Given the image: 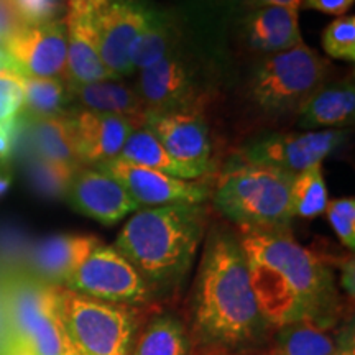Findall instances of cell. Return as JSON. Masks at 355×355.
I'll return each mask as SVG.
<instances>
[{
    "label": "cell",
    "mask_w": 355,
    "mask_h": 355,
    "mask_svg": "<svg viewBox=\"0 0 355 355\" xmlns=\"http://www.w3.org/2000/svg\"><path fill=\"white\" fill-rule=\"evenodd\" d=\"M239 242L266 322L283 327L322 321L337 295L331 270L316 254L296 242L288 229H243Z\"/></svg>",
    "instance_id": "cell-1"
},
{
    "label": "cell",
    "mask_w": 355,
    "mask_h": 355,
    "mask_svg": "<svg viewBox=\"0 0 355 355\" xmlns=\"http://www.w3.org/2000/svg\"><path fill=\"white\" fill-rule=\"evenodd\" d=\"M194 324L209 343L242 345L263 334L247 257L239 237L212 229L204 247L194 290Z\"/></svg>",
    "instance_id": "cell-2"
},
{
    "label": "cell",
    "mask_w": 355,
    "mask_h": 355,
    "mask_svg": "<svg viewBox=\"0 0 355 355\" xmlns=\"http://www.w3.org/2000/svg\"><path fill=\"white\" fill-rule=\"evenodd\" d=\"M202 204L141 207L125 222L117 248L152 288H170L184 278L204 239Z\"/></svg>",
    "instance_id": "cell-3"
},
{
    "label": "cell",
    "mask_w": 355,
    "mask_h": 355,
    "mask_svg": "<svg viewBox=\"0 0 355 355\" xmlns=\"http://www.w3.org/2000/svg\"><path fill=\"white\" fill-rule=\"evenodd\" d=\"M332 66L301 42L290 50L257 58L241 87L243 107L261 122L300 115L308 101L331 79Z\"/></svg>",
    "instance_id": "cell-4"
},
{
    "label": "cell",
    "mask_w": 355,
    "mask_h": 355,
    "mask_svg": "<svg viewBox=\"0 0 355 355\" xmlns=\"http://www.w3.org/2000/svg\"><path fill=\"white\" fill-rule=\"evenodd\" d=\"M230 56L189 38L170 55L139 71V92L146 112L202 110L229 74Z\"/></svg>",
    "instance_id": "cell-5"
},
{
    "label": "cell",
    "mask_w": 355,
    "mask_h": 355,
    "mask_svg": "<svg viewBox=\"0 0 355 355\" xmlns=\"http://www.w3.org/2000/svg\"><path fill=\"white\" fill-rule=\"evenodd\" d=\"M10 321V355H78L60 314V286L24 268H0Z\"/></svg>",
    "instance_id": "cell-6"
},
{
    "label": "cell",
    "mask_w": 355,
    "mask_h": 355,
    "mask_svg": "<svg viewBox=\"0 0 355 355\" xmlns=\"http://www.w3.org/2000/svg\"><path fill=\"white\" fill-rule=\"evenodd\" d=\"M293 176L235 157L217 181L214 204L241 230L288 229L295 219L290 201Z\"/></svg>",
    "instance_id": "cell-7"
},
{
    "label": "cell",
    "mask_w": 355,
    "mask_h": 355,
    "mask_svg": "<svg viewBox=\"0 0 355 355\" xmlns=\"http://www.w3.org/2000/svg\"><path fill=\"white\" fill-rule=\"evenodd\" d=\"M60 314L78 355H130L137 311L60 286Z\"/></svg>",
    "instance_id": "cell-8"
},
{
    "label": "cell",
    "mask_w": 355,
    "mask_h": 355,
    "mask_svg": "<svg viewBox=\"0 0 355 355\" xmlns=\"http://www.w3.org/2000/svg\"><path fill=\"white\" fill-rule=\"evenodd\" d=\"M63 286L79 295L132 308L152 298V288L135 266L114 245L104 243L91 252Z\"/></svg>",
    "instance_id": "cell-9"
},
{
    "label": "cell",
    "mask_w": 355,
    "mask_h": 355,
    "mask_svg": "<svg viewBox=\"0 0 355 355\" xmlns=\"http://www.w3.org/2000/svg\"><path fill=\"white\" fill-rule=\"evenodd\" d=\"M345 130H304V132H272L248 140L239 150L242 162L257 163L296 173L322 163L324 158L334 153L345 140Z\"/></svg>",
    "instance_id": "cell-10"
},
{
    "label": "cell",
    "mask_w": 355,
    "mask_h": 355,
    "mask_svg": "<svg viewBox=\"0 0 355 355\" xmlns=\"http://www.w3.org/2000/svg\"><path fill=\"white\" fill-rule=\"evenodd\" d=\"M152 130L186 180H198L212 170V141L202 110L146 114Z\"/></svg>",
    "instance_id": "cell-11"
},
{
    "label": "cell",
    "mask_w": 355,
    "mask_h": 355,
    "mask_svg": "<svg viewBox=\"0 0 355 355\" xmlns=\"http://www.w3.org/2000/svg\"><path fill=\"white\" fill-rule=\"evenodd\" d=\"M153 8L152 0H110L96 12L101 58L117 79L135 73L130 53L148 25Z\"/></svg>",
    "instance_id": "cell-12"
},
{
    "label": "cell",
    "mask_w": 355,
    "mask_h": 355,
    "mask_svg": "<svg viewBox=\"0 0 355 355\" xmlns=\"http://www.w3.org/2000/svg\"><path fill=\"white\" fill-rule=\"evenodd\" d=\"M96 168L121 181L140 209L171 204H202L211 194L209 186L201 181L181 180L152 168L133 165L121 157Z\"/></svg>",
    "instance_id": "cell-13"
},
{
    "label": "cell",
    "mask_w": 355,
    "mask_h": 355,
    "mask_svg": "<svg viewBox=\"0 0 355 355\" xmlns=\"http://www.w3.org/2000/svg\"><path fill=\"white\" fill-rule=\"evenodd\" d=\"M2 48L24 76L64 79L68 58L64 21L24 25Z\"/></svg>",
    "instance_id": "cell-14"
},
{
    "label": "cell",
    "mask_w": 355,
    "mask_h": 355,
    "mask_svg": "<svg viewBox=\"0 0 355 355\" xmlns=\"http://www.w3.org/2000/svg\"><path fill=\"white\" fill-rule=\"evenodd\" d=\"M96 12V8L89 6L86 0H68L64 20L68 38L64 81L69 86L117 79L105 68L101 58Z\"/></svg>",
    "instance_id": "cell-15"
},
{
    "label": "cell",
    "mask_w": 355,
    "mask_h": 355,
    "mask_svg": "<svg viewBox=\"0 0 355 355\" xmlns=\"http://www.w3.org/2000/svg\"><path fill=\"white\" fill-rule=\"evenodd\" d=\"M66 198L74 211L104 225L117 224L140 209L125 186L99 168H81Z\"/></svg>",
    "instance_id": "cell-16"
},
{
    "label": "cell",
    "mask_w": 355,
    "mask_h": 355,
    "mask_svg": "<svg viewBox=\"0 0 355 355\" xmlns=\"http://www.w3.org/2000/svg\"><path fill=\"white\" fill-rule=\"evenodd\" d=\"M232 38L257 58L290 50L303 42L298 10L285 7L247 10L235 26Z\"/></svg>",
    "instance_id": "cell-17"
},
{
    "label": "cell",
    "mask_w": 355,
    "mask_h": 355,
    "mask_svg": "<svg viewBox=\"0 0 355 355\" xmlns=\"http://www.w3.org/2000/svg\"><path fill=\"white\" fill-rule=\"evenodd\" d=\"M69 117L76 155L83 166H97L121 157L123 144L133 128H137L128 119L86 109L69 112Z\"/></svg>",
    "instance_id": "cell-18"
},
{
    "label": "cell",
    "mask_w": 355,
    "mask_h": 355,
    "mask_svg": "<svg viewBox=\"0 0 355 355\" xmlns=\"http://www.w3.org/2000/svg\"><path fill=\"white\" fill-rule=\"evenodd\" d=\"M171 8L198 42L230 56L229 43L245 13V0H173Z\"/></svg>",
    "instance_id": "cell-19"
},
{
    "label": "cell",
    "mask_w": 355,
    "mask_h": 355,
    "mask_svg": "<svg viewBox=\"0 0 355 355\" xmlns=\"http://www.w3.org/2000/svg\"><path fill=\"white\" fill-rule=\"evenodd\" d=\"M94 235H53L28 252V272L43 282L63 286L91 252L101 245Z\"/></svg>",
    "instance_id": "cell-20"
},
{
    "label": "cell",
    "mask_w": 355,
    "mask_h": 355,
    "mask_svg": "<svg viewBox=\"0 0 355 355\" xmlns=\"http://www.w3.org/2000/svg\"><path fill=\"white\" fill-rule=\"evenodd\" d=\"M189 38H193V35L171 7L155 6L148 25L132 48L130 63L133 71H141L155 64Z\"/></svg>",
    "instance_id": "cell-21"
},
{
    "label": "cell",
    "mask_w": 355,
    "mask_h": 355,
    "mask_svg": "<svg viewBox=\"0 0 355 355\" xmlns=\"http://www.w3.org/2000/svg\"><path fill=\"white\" fill-rule=\"evenodd\" d=\"M69 91L73 102L79 104L81 109L119 115V117L128 119L137 127L145 123V117L148 112H146L139 92L119 79H105V81L69 86Z\"/></svg>",
    "instance_id": "cell-22"
},
{
    "label": "cell",
    "mask_w": 355,
    "mask_h": 355,
    "mask_svg": "<svg viewBox=\"0 0 355 355\" xmlns=\"http://www.w3.org/2000/svg\"><path fill=\"white\" fill-rule=\"evenodd\" d=\"M355 117V86L352 79L324 84L308 101L298 115V123L304 130H331L345 127Z\"/></svg>",
    "instance_id": "cell-23"
},
{
    "label": "cell",
    "mask_w": 355,
    "mask_h": 355,
    "mask_svg": "<svg viewBox=\"0 0 355 355\" xmlns=\"http://www.w3.org/2000/svg\"><path fill=\"white\" fill-rule=\"evenodd\" d=\"M28 135L33 155L37 157L64 165L83 166L76 155L69 114L33 119L28 125Z\"/></svg>",
    "instance_id": "cell-24"
},
{
    "label": "cell",
    "mask_w": 355,
    "mask_h": 355,
    "mask_svg": "<svg viewBox=\"0 0 355 355\" xmlns=\"http://www.w3.org/2000/svg\"><path fill=\"white\" fill-rule=\"evenodd\" d=\"M189 339L184 326L171 316L153 319L141 331L130 355H188Z\"/></svg>",
    "instance_id": "cell-25"
},
{
    "label": "cell",
    "mask_w": 355,
    "mask_h": 355,
    "mask_svg": "<svg viewBox=\"0 0 355 355\" xmlns=\"http://www.w3.org/2000/svg\"><path fill=\"white\" fill-rule=\"evenodd\" d=\"M25 107L33 119L69 114L73 102L68 83L63 78H24Z\"/></svg>",
    "instance_id": "cell-26"
},
{
    "label": "cell",
    "mask_w": 355,
    "mask_h": 355,
    "mask_svg": "<svg viewBox=\"0 0 355 355\" xmlns=\"http://www.w3.org/2000/svg\"><path fill=\"white\" fill-rule=\"evenodd\" d=\"M290 201L293 217L313 219L326 211L329 196L324 180L322 163L313 165L293 176Z\"/></svg>",
    "instance_id": "cell-27"
},
{
    "label": "cell",
    "mask_w": 355,
    "mask_h": 355,
    "mask_svg": "<svg viewBox=\"0 0 355 355\" xmlns=\"http://www.w3.org/2000/svg\"><path fill=\"white\" fill-rule=\"evenodd\" d=\"M121 158L133 163V165L152 168V170L166 173V175L186 180L181 168L173 162L157 135L146 125L133 128L128 139L123 144Z\"/></svg>",
    "instance_id": "cell-28"
},
{
    "label": "cell",
    "mask_w": 355,
    "mask_h": 355,
    "mask_svg": "<svg viewBox=\"0 0 355 355\" xmlns=\"http://www.w3.org/2000/svg\"><path fill=\"white\" fill-rule=\"evenodd\" d=\"M277 355H336L334 339L314 321L283 326Z\"/></svg>",
    "instance_id": "cell-29"
},
{
    "label": "cell",
    "mask_w": 355,
    "mask_h": 355,
    "mask_svg": "<svg viewBox=\"0 0 355 355\" xmlns=\"http://www.w3.org/2000/svg\"><path fill=\"white\" fill-rule=\"evenodd\" d=\"M81 168L50 162L33 155L28 162V176L35 191L44 198H66L74 176Z\"/></svg>",
    "instance_id": "cell-30"
},
{
    "label": "cell",
    "mask_w": 355,
    "mask_h": 355,
    "mask_svg": "<svg viewBox=\"0 0 355 355\" xmlns=\"http://www.w3.org/2000/svg\"><path fill=\"white\" fill-rule=\"evenodd\" d=\"M322 48L334 60L355 61V17H339L326 26L322 33Z\"/></svg>",
    "instance_id": "cell-31"
},
{
    "label": "cell",
    "mask_w": 355,
    "mask_h": 355,
    "mask_svg": "<svg viewBox=\"0 0 355 355\" xmlns=\"http://www.w3.org/2000/svg\"><path fill=\"white\" fill-rule=\"evenodd\" d=\"M24 78L15 69L0 71V125L17 121L25 107Z\"/></svg>",
    "instance_id": "cell-32"
},
{
    "label": "cell",
    "mask_w": 355,
    "mask_h": 355,
    "mask_svg": "<svg viewBox=\"0 0 355 355\" xmlns=\"http://www.w3.org/2000/svg\"><path fill=\"white\" fill-rule=\"evenodd\" d=\"M326 216L331 227L345 247L355 248V199L340 198L329 201L326 206Z\"/></svg>",
    "instance_id": "cell-33"
},
{
    "label": "cell",
    "mask_w": 355,
    "mask_h": 355,
    "mask_svg": "<svg viewBox=\"0 0 355 355\" xmlns=\"http://www.w3.org/2000/svg\"><path fill=\"white\" fill-rule=\"evenodd\" d=\"M26 25L56 20L63 12L64 0H12Z\"/></svg>",
    "instance_id": "cell-34"
},
{
    "label": "cell",
    "mask_w": 355,
    "mask_h": 355,
    "mask_svg": "<svg viewBox=\"0 0 355 355\" xmlns=\"http://www.w3.org/2000/svg\"><path fill=\"white\" fill-rule=\"evenodd\" d=\"M26 25L12 0H0V46Z\"/></svg>",
    "instance_id": "cell-35"
},
{
    "label": "cell",
    "mask_w": 355,
    "mask_h": 355,
    "mask_svg": "<svg viewBox=\"0 0 355 355\" xmlns=\"http://www.w3.org/2000/svg\"><path fill=\"white\" fill-rule=\"evenodd\" d=\"M354 2L355 0H303L301 7L327 15H344L354 6Z\"/></svg>",
    "instance_id": "cell-36"
},
{
    "label": "cell",
    "mask_w": 355,
    "mask_h": 355,
    "mask_svg": "<svg viewBox=\"0 0 355 355\" xmlns=\"http://www.w3.org/2000/svg\"><path fill=\"white\" fill-rule=\"evenodd\" d=\"M20 119L8 123V125H0V162H6L12 155L13 145L20 135Z\"/></svg>",
    "instance_id": "cell-37"
},
{
    "label": "cell",
    "mask_w": 355,
    "mask_h": 355,
    "mask_svg": "<svg viewBox=\"0 0 355 355\" xmlns=\"http://www.w3.org/2000/svg\"><path fill=\"white\" fill-rule=\"evenodd\" d=\"M10 354H12L10 321H8L6 301H3V295H2V286H0V355H10Z\"/></svg>",
    "instance_id": "cell-38"
},
{
    "label": "cell",
    "mask_w": 355,
    "mask_h": 355,
    "mask_svg": "<svg viewBox=\"0 0 355 355\" xmlns=\"http://www.w3.org/2000/svg\"><path fill=\"white\" fill-rule=\"evenodd\" d=\"M303 0H245V12L261 7H285L291 10H300Z\"/></svg>",
    "instance_id": "cell-39"
},
{
    "label": "cell",
    "mask_w": 355,
    "mask_h": 355,
    "mask_svg": "<svg viewBox=\"0 0 355 355\" xmlns=\"http://www.w3.org/2000/svg\"><path fill=\"white\" fill-rule=\"evenodd\" d=\"M336 355H355L354 331L345 329L336 343Z\"/></svg>",
    "instance_id": "cell-40"
},
{
    "label": "cell",
    "mask_w": 355,
    "mask_h": 355,
    "mask_svg": "<svg viewBox=\"0 0 355 355\" xmlns=\"http://www.w3.org/2000/svg\"><path fill=\"white\" fill-rule=\"evenodd\" d=\"M12 171L8 170L7 165L3 162H0V198L3 196V194L7 193L8 189H10L12 186Z\"/></svg>",
    "instance_id": "cell-41"
},
{
    "label": "cell",
    "mask_w": 355,
    "mask_h": 355,
    "mask_svg": "<svg viewBox=\"0 0 355 355\" xmlns=\"http://www.w3.org/2000/svg\"><path fill=\"white\" fill-rule=\"evenodd\" d=\"M343 282H344L345 290L350 291V295H354V261L352 260L347 261L344 266Z\"/></svg>",
    "instance_id": "cell-42"
},
{
    "label": "cell",
    "mask_w": 355,
    "mask_h": 355,
    "mask_svg": "<svg viewBox=\"0 0 355 355\" xmlns=\"http://www.w3.org/2000/svg\"><path fill=\"white\" fill-rule=\"evenodd\" d=\"M6 69H15V64H13L12 58L8 56V53L0 46V71H6Z\"/></svg>",
    "instance_id": "cell-43"
},
{
    "label": "cell",
    "mask_w": 355,
    "mask_h": 355,
    "mask_svg": "<svg viewBox=\"0 0 355 355\" xmlns=\"http://www.w3.org/2000/svg\"><path fill=\"white\" fill-rule=\"evenodd\" d=\"M86 2H87L91 7H94L96 10H99V8H101L102 6H105V3L110 2V0H86Z\"/></svg>",
    "instance_id": "cell-44"
}]
</instances>
